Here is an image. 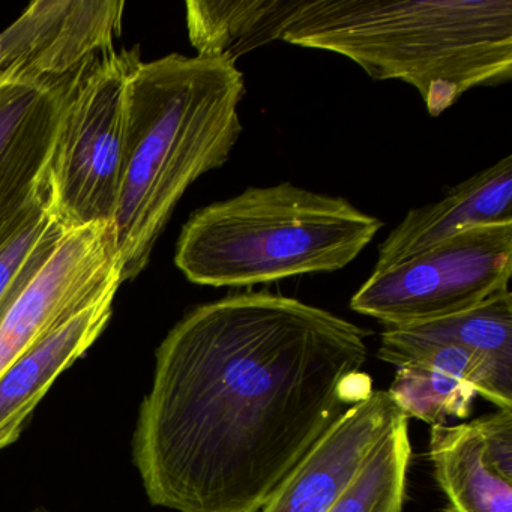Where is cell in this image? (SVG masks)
<instances>
[{
	"instance_id": "cell-1",
	"label": "cell",
	"mask_w": 512,
	"mask_h": 512,
	"mask_svg": "<svg viewBox=\"0 0 512 512\" xmlns=\"http://www.w3.org/2000/svg\"><path fill=\"white\" fill-rule=\"evenodd\" d=\"M370 331L271 292L193 308L157 350L134 463L152 505L256 512L350 407L373 392Z\"/></svg>"
},
{
	"instance_id": "cell-2",
	"label": "cell",
	"mask_w": 512,
	"mask_h": 512,
	"mask_svg": "<svg viewBox=\"0 0 512 512\" xmlns=\"http://www.w3.org/2000/svg\"><path fill=\"white\" fill-rule=\"evenodd\" d=\"M247 94L235 64L205 56L140 61L127 88L125 166L113 230L122 281L151 259L191 184L229 161Z\"/></svg>"
},
{
	"instance_id": "cell-3",
	"label": "cell",
	"mask_w": 512,
	"mask_h": 512,
	"mask_svg": "<svg viewBox=\"0 0 512 512\" xmlns=\"http://www.w3.org/2000/svg\"><path fill=\"white\" fill-rule=\"evenodd\" d=\"M281 41L401 80L431 116L512 79V0H304Z\"/></svg>"
},
{
	"instance_id": "cell-4",
	"label": "cell",
	"mask_w": 512,
	"mask_h": 512,
	"mask_svg": "<svg viewBox=\"0 0 512 512\" xmlns=\"http://www.w3.org/2000/svg\"><path fill=\"white\" fill-rule=\"evenodd\" d=\"M382 227L344 197L292 182L250 187L191 215L175 263L200 286L251 287L341 271Z\"/></svg>"
},
{
	"instance_id": "cell-5",
	"label": "cell",
	"mask_w": 512,
	"mask_h": 512,
	"mask_svg": "<svg viewBox=\"0 0 512 512\" xmlns=\"http://www.w3.org/2000/svg\"><path fill=\"white\" fill-rule=\"evenodd\" d=\"M139 49L106 50L83 71L49 167L50 208L65 229L112 223L125 166L128 80Z\"/></svg>"
},
{
	"instance_id": "cell-6",
	"label": "cell",
	"mask_w": 512,
	"mask_h": 512,
	"mask_svg": "<svg viewBox=\"0 0 512 512\" xmlns=\"http://www.w3.org/2000/svg\"><path fill=\"white\" fill-rule=\"evenodd\" d=\"M512 224L464 230L397 265L371 272L350 308L385 328L463 313L509 290Z\"/></svg>"
},
{
	"instance_id": "cell-7",
	"label": "cell",
	"mask_w": 512,
	"mask_h": 512,
	"mask_svg": "<svg viewBox=\"0 0 512 512\" xmlns=\"http://www.w3.org/2000/svg\"><path fill=\"white\" fill-rule=\"evenodd\" d=\"M122 283L112 223L67 230L0 323V374Z\"/></svg>"
},
{
	"instance_id": "cell-8",
	"label": "cell",
	"mask_w": 512,
	"mask_h": 512,
	"mask_svg": "<svg viewBox=\"0 0 512 512\" xmlns=\"http://www.w3.org/2000/svg\"><path fill=\"white\" fill-rule=\"evenodd\" d=\"M88 65L62 77L0 73V245L49 193L62 119Z\"/></svg>"
},
{
	"instance_id": "cell-9",
	"label": "cell",
	"mask_w": 512,
	"mask_h": 512,
	"mask_svg": "<svg viewBox=\"0 0 512 512\" xmlns=\"http://www.w3.org/2000/svg\"><path fill=\"white\" fill-rule=\"evenodd\" d=\"M121 0H37L0 34V73H76L121 35Z\"/></svg>"
},
{
	"instance_id": "cell-10",
	"label": "cell",
	"mask_w": 512,
	"mask_h": 512,
	"mask_svg": "<svg viewBox=\"0 0 512 512\" xmlns=\"http://www.w3.org/2000/svg\"><path fill=\"white\" fill-rule=\"evenodd\" d=\"M407 419L388 391L350 407L256 512H328L380 442Z\"/></svg>"
},
{
	"instance_id": "cell-11",
	"label": "cell",
	"mask_w": 512,
	"mask_h": 512,
	"mask_svg": "<svg viewBox=\"0 0 512 512\" xmlns=\"http://www.w3.org/2000/svg\"><path fill=\"white\" fill-rule=\"evenodd\" d=\"M428 457L446 512H512V409L431 425Z\"/></svg>"
},
{
	"instance_id": "cell-12",
	"label": "cell",
	"mask_w": 512,
	"mask_h": 512,
	"mask_svg": "<svg viewBox=\"0 0 512 512\" xmlns=\"http://www.w3.org/2000/svg\"><path fill=\"white\" fill-rule=\"evenodd\" d=\"M512 224V157L460 182L439 202L413 208L379 245L373 272L397 265L464 230Z\"/></svg>"
},
{
	"instance_id": "cell-13",
	"label": "cell",
	"mask_w": 512,
	"mask_h": 512,
	"mask_svg": "<svg viewBox=\"0 0 512 512\" xmlns=\"http://www.w3.org/2000/svg\"><path fill=\"white\" fill-rule=\"evenodd\" d=\"M115 295L109 293L80 311L0 374V451L19 439L53 382L103 334Z\"/></svg>"
},
{
	"instance_id": "cell-14",
	"label": "cell",
	"mask_w": 512,
	"mask_h": 512,
	"mask_svg": "<svg viewBox=\"0 0 512 512\" xmlns=\"http://www.w3.org/2000/svg\"><path fill=\"white\" fill-rule=\"evenodd\" d=\"M304 0H190L187 29L196 56L235 64L241 56L281 41Z\"/></svg>"
},
{
	"instance_id": "cell-15",
	"label": "cell",
	"mask_w": 512,
	"mask_h": 512,
	"mask_svg": "<svg viewBox=\"0 0 512 512\" xmlns=\"http://www.w3.org/2000/svg\"><path fill=\"white\" fill-rule=\"evenodd\" d=\"M377 356L397 368L418 365L457 377L497 409H512V371L457 344L419 340L403 329L385 328Z\"/></svg>"
},
{
	"instance_id": "cell-16",
	"label": "cell",
	"mask_w": 512,
	"mask_h": 512,
	"mask_svg": "<svg viewBox=\"0 0 512 512\" xmlns=\"http://www.w3.org/2000/svg\"><path fill=\"white\" fill-rule=\"evenodd\" d=\"M400 329L419 340L457 344L503 370L512 371L511 290L463 313Z\"/></svg>"
},
{
	"instance_id": "cell-17",
	"label": "cell",
	"mask_w": 512,
	"mask_h": 512,
	"mask_svg": "<svg viewBox=\"0 0 512 512\" xmlns=\"http://www.w3.org/2000/svg\"><path fill=\"white\" fill-rule=\"evenodd\" d=\"M410 455L409 419H401L328 512H401Z\"/></svg>"
},
{
	"instance_id": "cell-18",
	"label": "cell",
	"mask_w": 512,
	"mask_h": 512,
	"mask_svg": "<svg viewBox=\"0 0 512 512\" xmlns=\"http://www.w3.org/2000/svg\"><path fill=\"white\" fill-rule=\"evenodd\" d=\"M65 229L50 208V190L22 226L0 245V323L53 256Z\"/></svg>"
},
{
	"instance_id": "cell-19",
	"label": "cell",
	"mask_w": 512,
	"mask_h": 512,
	"mask_svg": "<svg viewBox=\"0 0 512 512\" xmlns=\"http://www.w3.org/2000/svg\"><path fill=\"white\" fill-rule=\"evenodd\" d=\"M388 394L407 419H421L431 425L467 418L478 395L469 383L418 365L398 367Z\"/></svg>"
},
{
	"instance_id": "cell-20",
	"label": "cell",
	"mask_w": 512,
	"mask_h": 512,
	"mask_svg": "<svg viewBox=\"0 0 512 512\" xmlns=\"http://www.w3.org/2000/svg\"><path fill=\"white\" fill-rule=\"evenodd\" d=\"M34 512H52V511H47V509H44V508H38V509H35Z\"/></svg>"
}]
</instances>
